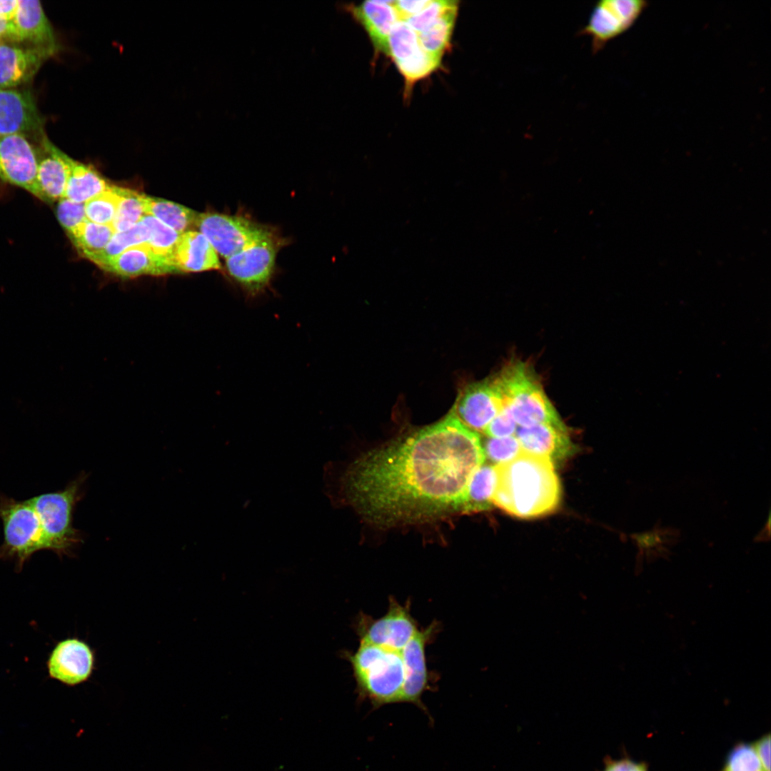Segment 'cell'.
<instances>
[{
    "label": "cell",
    "instance_id": "4fadbf2b",
    "mask_svg": "<svg viewBox=\"0 0 771 771\" xmlns=\"http://www.w3.org/2000/svg\"><path fill=\"white\" fill-rule=\"evenodd\" d=\"M50 678L74 687L91 679L96 669V651L78 638H69L56 643L46 662Z\"/></svg>",
    "mask_w": 771,
    "mask_h": 771
},
{
    "label": "cell",
    "instance_id": "8d00e7d4",
    "mask_svg": "<svg viewBox=\"0 0 771 771\" xmlns=\"http://www.w3.org/2000/svg\"><path fill=\"white\" fill-rule=\"evenodd\" d=\"M456 1H430L429 4L419 13L406 21L418 34L440 18Z\"/></svg>",
    "mask_w": 771,
    "mask_h": 771
},
{
    "label": "cell",
    "instance_id": "d4e9b609",
    "mask_svg": "<svg viewBox=\"0 0 771 771\" xmlns=\"http://www.w3.org/2000/svg\"><path fill=\"white\" fill-rule=\"evenodd\" d=\"M111 186L91 166L71 158L64 198L84 203Z\"/></svg>",
    "mask_w": 771,
    "mask_h": 771
},
{
    "label": "cell",
    "instance_id": "7a4b0ae2",
    "mask_svg": "<svg viewBox=\"0 0 771 771\" xmlns=\"http://www.w3.org/2000/svg\"><path fill=\"white\" fill-rule=\"evenodd\" d=\"M493 504L520 518L553 512L560 500V485L548 458L521 451L511 460L496 465Z\"/></svg>",
    "mask_w": 771,
    "mask_h": 771
},
{
    "label": "cell",
    "instance_id": "e0dca14e",
    "mask_svg": "<svg viewBox=\"0 0 771 771\" xmlns=\"http://www.w3.org/2000/svg\"><path fill=\"white\" fill-rule=\"evenodd\" d=\"M515 436L523 451L545 457L553 464L570 457L575 451L565 424L518 426Z\"/></svg>",
    "mask_w": 771,
    "mask_h": 771
},
{
    "label": "cell",
    "instance_id": "484cf974",
    "mask_svg": "<svg viewBox=\"0 0 771 771\" xmlns=\"http://www.w3.org/2000/svg\"><path fill=\"white\" fill-rule=\"evenodd\" d=\"M146 214L150 215L179 234L195 226L198 213L178 203L143 194Z\"/></svg>",
    "mask_w": 771,
    "mask_h": 771
},
{
    "label": "cell",
    "instance_id": "30bf717a",
    "mask_svg": "<svg viewBox=\"0 0 771 771\" xmlns=\"http://www.w3.org/2000/svg\"><path fill=\"white\" fill-rule=\"evenodd\" d=\"M388 56L393 59L403 76L407 92L417 81L438 69L441 64V60L423 49L417 33L403 21H397L392 27L388 39Z\"/></svg>",
    "mask_w": 771,
    "mask_h": 771
},
{
    "label": "cell",
    "instance_id": "9a60e30c",
    "mask_svg": "<svg viewBox=\"0 0 771 771\" xmlns=\"http://www.w3.org/2000/svg\"><path fill=\"white\" fill-rule=\"evenodd\" d=\"M44 120L28 90L0 89V136L42 135Z\"/></svg>",
    "mask_w": 771,
    "mask_h": 771
},
{
    "label": "cell",
    "instance_id": "e575fe53",
    "mask_svg": "<svg viewBox=\"0 0 771 771\" xmlns=\"http://www.w3.org/2000/svg\"><path fill=\"white\" fill-rule=\"evenodd\" d=\"M84 203L74 202L66 198L57 201L56 212L58 221L70 239L76 235L87 221Z\"/></svg>",
    "mask_w": 771,
    "mask_h": 771
},
{
    "label": "cell",
    "instance_id": "5bb4252c",
    "mask_svg": "<svg viewBox=\"0 0 771 771\" xmlns=\"http://www.w3.org/2000/svg\"><path fill=\"white\" fill-rule=\"evenodd\" d=\"M38 153L26 136H0V179L39 198L36 181Z\"/></svg>",
    "mask_w": 771,
    "mask_h": 771
},
{
    "label": "cell",
    "instance_id": "cb8c5ba5",
    "mask_svg": "<svg viewBox=\"0 0 771 771\" xmlns=\"http://www.w3.org/2000/svg\"><path fill=\"white\" fill-rule=\"evenodd\" d=\"M680 532L673 527L655 524L650 530L634 533L631 538L638 548L637 566L640 570L644 562L651 563L660 558H667L670 548L678 543Z\"/></svg>",
    "mask_w": 771,
    "mask_h": 771
},
{
    "label": "cell",
    "instance_id": "f6af8a7d",
    "mask_svg": "<svg viewBox=\"0 0 771 771\" xmlns=\"http://www.w3.org/2000/svg\"><path fill=\"white\" fill-rule=\"evenodd\" d=\"M1 41H0V43H1Z\"/></svg>",
    "mask_w": 771,
    "mask_h": 771
},
{
    "label": "cell",
    "instance_id": "f1b7e54d",
    "mask_svg": "<svg viewBox=\"0 0 771 771\" xmlns=\"http://www.w3.org/2000/svg\"><path fill=\"white\" fill-rule=\"evenodd\" d=\"M114 233L111 225L98 224L87 220L71 241L82 256L94 262L104 251Z\"/></svg>",
    "mask_w": 771,
    "mask_h": 771
},
{
    "label": "cell",
    "instance_id": "3957f363",
    "mask_svg": "<svg viewBox=\"0 0 771 771\" xmlns=\"http://www.w3.org/2000/svg\"><path fill=\"white\" fill-rule=\"evenodd\" d=\"M88 477L81 472L64 489L29 499L40 520L45 550L60 558L74 557L84 541L82 532L73 521L75 508L85 495Z\"/></svg>",
    "mask_w": 771,
    "mask_h": 771
},
{
    "label": "cell",
    "instance_id": "44dd1931",
    "mask_svg": "<svg viewBox=\"0 0 771 771\" xmlns=\"http://www.w3.org/2000/svg\"><path fill=\"white\" fill-rule=\"evenodd\" d=\"M22 42L48 50L54 55L60 45L41 3L38 0H19L14 19Z\"/></svg>",
    "mask_w": 771,
    "mask_h": 771
},
{
    "label": "cell",
    "instance_id": "f546056e",
    "mask_svg": "<svg viewBox=\"0 0 771 771\" xmlns=\"http://www.w3.org/2000/svg\"><path fill=\"white\" fill-rule=\"evenodd\" d=\"M119 195L117 210L111 226L115 233L130 229L146 214L142 201L143 194L135 191L117 186Z\"/></svg>",
    "mask_w": 771,
    "mask_h": 771
},
{
    "label": "cell",
    "instance_id": "4316f807",
    "mask_svg": "<svg viewBox=\"0 0 771 771\" xmlns=\"http://www.w3.org/2000/svg\"><path fill=\"white\" fill-rule=\"evenodd\" d=\"M458 11V1L440 18L417 34L423 49L438 59L441 60L450 47Z\"/></svg>",
    "mask_w": 771,
    "mask_h": 771
},
{
    "label": "cell",
    "instance_id": "6da1fadb",
    "mask_svg": "<svg viewBox=\"0 0 771 771\" xmlns=\"http://www.w3.org/2000/svg\"><path fill=\"white\" fill-rule=\"evenodd\" d=\"M485 459L478 433L450 412L343 465L324 466V492L381 528L428 523L465 512L467 490Z\"/></svg>",
    "mask_w": 771,
    "mask_h": 771
},
{
    "label": "cell",
    "instance_id": "ba28073f",
    "mask_svg": "<svg viewBox=\"0 0 771 771\" xmlns=\"http://www.w3.org/2000/svg\"><path fill=\"white\" fill-rule=\"evenodd\" d=\"M195 226L218 255L226 259L269 231L248 218L214 212L198 213Z\"/></svg>",
    "mask_w": 771,
    "mask_h": 771
},
{
    "label": "cell",
    "instance_id": "b9f144b4",
    "mask_svg": "<svg viewBox=\"0 0 771 771\" xmlns=\"http://www.w3.org/2000/svg\"><path fill=\"white\" fill-rule=\"evenodd\" d=\"M0 41L7 43H21V39L13 21L0 17Z\"/></svg>",
    "mask_w": 771,
    "mask_h": 771
},
{
    "label": "cell",
    "instance_id": "7402d4cb",
    "mask_svg": "<svg viewBox=\"0 0 771 771\" xmlns=\"http://www.w3.org/2000/svg\"><path fill=\"white\" fill-rule=\"evenodd\" d=\"M103 269L124 278L178 273L170 260L155 253L147 244L126 249L110 259Z\"/></svg>",
    "mask_w": 771,
    "mask_h": 771
},
{
    "label": "cell",
    "instance_id": "7c38bea8",
    "mask_svg": "<svg viewBox=\"0 0 771 771\" xmlns=\"http://www.w3.org/2000/svg\"><path fill=\"white\" fill-rule=\"evenodd\" d=\"M358 633L361 642L401 652L418 631L409 606L390 599L388 612L377 620H360Z\"/></svg>",
    "mask_w": 771,
    "mask_h": 771
},
{
    "label": "cell",
    "instance_id": "74e56055",
    "mask_svg": "<svg viewBox=\"0 0 771 771\" xmlns=\"http://www.w3.org/2000/svg\"><path fill=\"white\" fill-rule=\"evenodd\" d=\"M517 428L518 425L511 414L503 407L483 433L489 438H505L515 435Z\"/></svg>",
    "mask_w": 771,
    "mask_h": 771
},
{
    "label": "cell",
    "instance_id": "5b68a950",
    "mask_svg": "<svg viewBox=\"0 0 771 771\" xmlns=\"http://www.w3.org/2000/svg\"><path fill=\"white\" fill-rule=\"evenodd\" d=\"M497 376L503 407L509 411L518 426L564 424L530 366L513 362Z\"/></svg>",
    "mask_w": 771,
    "mask_h": 771
},
{
    "label": "cell",
    "instance_id": "4dcf8cb0",
    "mask_svg": "<svg viewBox=\"0 0 771 771\" xmlns=\"http://www.w3.org/2000/svg\"><path fill=\"white\" fill-rule=\"evenodd\" d=\"M148 238L146 226L140 221L127 231L115 233L104 251L93 263L103 269L110 259L131 247L146 244Z\"/></svg>",
    "mask_w": 771,
    "mask_h": 771
},
{
    "label": "cell",
    "instance_id": "277c9868",
    "mask_svg": "<svg viewBox=\"0 0 771 771\" xmlns=\"http://www.w3.org/2000/svg\"><path fill=\"white\" fill-rule=\"evenodd\" d=\"M345 657L361 697L376 705L400 702L405 677L401 652L361 642L355 653Z\"/></svg>",
    "mask_w": 771,
    "mask_h": 771
},
{
    "label": "cell",
    "instance_id": "f35d334b",
    "mask_svg": "<svg viewBox=\"0 0 771 771\" xmlns=\"http://www.w3.org/2000/svg\"><path fill=\"white\" fill-rule=\"evenodd\" d=\"M430 2V0L392 1L398 21H406L410 18L419 13L426 7Z\"/></svg>",
    "mask_w": 771,
    "mask_h": 771
},
{
    "label": "cell",
    "instance_id": "8fae6325",
    "mask_svg": "<svg viewBox=\"0 0 771 771\" xmlns=\"http://www.w3.org/2000/svg\"><path fill=\"white\" fill-rule=\"evenodd\" d=\"M502 408L500 387L495 376L464 387L451 410L467 428L483 433Z\"/></svg>",
    "mask_w": 771,
    "mask_h": 771
},
{
    "label": "cell",
    "instance_id": "7bdbcfd3",
    "mask_svg": "<svg viewBox=\"0 0 771 771\" xmlns=\"http://www.w3.org/2000/svg\"><path fill=\"white\" fill-rule=\"evenodd\" d=\"M19 0H0V17L14 21Z\"/></svg>",
    "mask_w": 771,
    "mask_h": 771
},
{
    "label": "cell",
    "instance_id": "1f68e13d",
    "mask_svg": "<svg viewBox=\"0 0 771 771\" xmlns=\"http://www.w3.org/2000/svg\"><path fill=\"white\" fill-rule=\"evenodd\" d=\"M141 221L148 230L147 246L155 253L168 258L173 263L172 256L181 234L148 214H145Z\"/></svg>",
    "mask_w": 771,
    "mask_h": 771
},
{
    "label": "cell",
    "instance_id": "d6a6232c",
    "mask_svg": "<svg viewBox=\"0 0 771 771\" xmlns=\"http://www.w3.org/2000/svg\"><path fill=\"white\" fill-rule=\"evenodd\" d=\"M119 201L117 186L111 185L109 189L84 203L87 220L98 224L111 225Z\"/></svg>",
    "mask_w": 771,
    "mask_h": 771
},
{
    "label": "cell",
    "instance_id": "ffe728a7",
    "mask_svg": "<svg viewBox=\"0 0 771 771\" xmlns=\"http://www.w3.org/2000/svg\"><path fill=\"white\" fill-rule=\"evenodd\" d=\"M346 9L365 29L375 52L388 56L390 33L398 21L392 1H365Z\"/></svg>",
    "mask_w": 771,
    "mask_h": 771
},
{
    "label": "cell",
    "instance_id": "603a6c76",
    "mask_svg": "<svg viewBox=\"0 0 771 771\" xmlns=\"http://www.w3.org/2000/svg\"><path fill=\"white\" fill-rule=\"evenodd\" d=\"M172 262L178 273L218 270L221 266L218 255L208 241L193 230L181 234Z\"/></svg>",
    "mask_w": 771,
    "mask_h": 771
},
{
    "label": "cell",
    "instance_id": "ac0fdd59",
    "mask_svg": "<svg viewBox=\"0 0 771 771\" xmlns=\"http://www.w3.org/2000/svg\"><path fill=\"white\" fill-rule=\"evenodd\" d=\"M435 629V625H431L418 630L401 650L405 677L400 702L421 705L420 697L428 682L425 646Z\"/></svg>",
    "mask_w": 771,
    "mask_h": 771
},
{
    "label": "cell",
    "instance_id": "ab89813d",
    "mask_svg": "<svg viewBox=\"0 0 771 771\" xmlns=\"http://www.w3.org/2000/svg\"><path fill=\"white\" fill-rule=\"evenodd\" d=\"M602 771H649L647 765L643 762H638L629 757L618 760L610 759L605 762Z\"/></svg>",
    "mask_w": 771,
    "mask_h": 771
},
{
    "label": "cell",
    "instance_id": "d590c367",
    "mask_svg": "<svg viewBox=\"0 0 771 771\" xmlns=\"http://www.w3.org/2000/svg\"><path fill=\"white\" fill-rule=\"evenodd\" d=\"M485 457L494 463L502 464L515 458L521 447L515 435L505 438H488L483 445Z\"/></svg>",
    "mask_w": 771,
    "mask_h": 771
},
{
    "label": "cell",
    "instance_id": "9c48e42d",
    "mask_svg": "<svg viewBox=\"0 0 771 771\" xmlns=\"http://www.w3.org/2000/svg\"><path fill=\"white\" fill-rule=\"evenodd\" d=\"M647 6L643 0L599 1L578 34L590 38L595 54L632 27Z\"/></svg>",
    "mask_w": 771,
    "mask_h": 771
},
{
    "label": "cell",
    "instance_id": "52a82bcc",
    "mask_svg": "<svg viewBox=\"0 0 771 771\" xmlns=\"http://www.w3.org/2000/svg\"><path fill=\"white\" fill-rule=\"evenodd\" d=\"M278 246L276 238L268 231L226 259L228 274L248 296L255 298L268 286Z\"/></svg>",
    "mask_w": 771,
    "mask_h": 771
},
{
    "label": "cell",
    "instance_id": "836d02e7",
    "mask_svg": "<svg viewBox=\"0 0 771 771\" xmlns=\"http://www.w3.org/2000/svg\"><path fill=\"white\" fill-rule=\"evenodd\" d=\"M720 771H765L752 743L737 742L727 752Z\"/></svg>",
    "mask_w": 771,
    "mask_h": 771
},
{
    "label": "cell",
    "instance_id": "ee69618b",
    "mask_svg": "<svg viewBox=\"0 0 771 771\" xmlns=\"http://www.w3.org/2000/svg\"><path fill=\"white\" fill-rule=\"evenodd\" d=\"M770 515H768V518L766 525L763 527L761 531L755 536V541H766L770 539Z\"/></svg>",
    "mask_w": 771,
    "mask_h": 771
},
{
    "label": "cell",
    "instance_id": "83f0119b",
    "mask_svg": "<svg viewBox=\"0 0 771 771\" xmlns=\"http://www.w3.org/2000/svg\"><path fill=\"white\" fill-rule=\"evenodd\" d=\"M496 483L495 465H480L472 475L467 490L465 512H476L490 508Z\"/></svg>",
    "mask_w": 771,
    "mask_h": 771
},
{
    "label": "cell",
    "instance_id": "d6986e66",
    "mask_svg": "<svg viewBox=\"0 0 771 771\" xmlns=\"http://www.w3.org/2000/svg\"><path fill=\"white\" fill-rule=\"evenodd\" d=\"M41 143L44 153L38 156L36 170L39 199L52 203L64 196L71 158L44 136Z\"/></svg>",
    "mask_w": 771,
    "mask_h": 771
},
{
    "label": "cell",
    "instance_id": "2e32d148",
    "mask_svg": "<svg viewBox=\"0 0 771 771\" xmlns=\"http://www.w3.org/2000/svg\"><path fill=\"white\" fill-rule=\"evenodd\" d=\"M54 54L46 49L0 43V89H16L31 81L43 64Z\"/></svg>",
    "mask_w": 771,
    "mask_h": 771
},
{
    "label": "cell",
    "instance_id": "60d3db41",
    "mask_svg": "<svg viewBox=\"0 0 771 771\" xmlns=\"http://www.w3.org/2000/svg\"><path fill=\"white\" fill-rule=\"evenodd\" d=\"M765 770L770 771V735L765 734L752 743Z\"/></svg>",
    "mask_w": 771,
    "mask_h": 771
},
{
    "label": "cell",
    "instance_id": "8992f818",
    "mask_svg": "<svg viewBox=\"0 0 771 771\" xmlns=\"http://www.w3.org/2000/svg\"><path fill=\"white\" fill-rule=\"evenodd\" d=\"M0 520L4 531L0 560L13 561L20 572L34 553L45 550L40 520L29 499L17 500L4 494H0Z\"/></svg>",
    "mask_w": 771,
    "mask_h": 771
}]
</instances>
